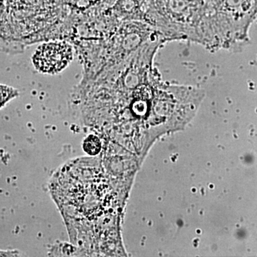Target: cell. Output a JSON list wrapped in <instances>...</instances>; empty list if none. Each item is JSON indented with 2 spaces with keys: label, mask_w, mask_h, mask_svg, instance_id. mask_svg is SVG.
Here are the masks:
<instances>
[{
  "label": "cell",
  "mask_w": 257,
  "mask_h": 257,
  "mask_svg": "<svg viewBox=\"0 0 257 257\" xmlns=\"http://www.w3.org/2000/svg\"><path fill=\"white\" fill-rule=\"evenodd\" d=\"M72 59L73 50L69 44L52 42L38 47L32 56V63L41 73L54 74L65 69Z\"/></svg>",
  "instance_id": "obj_1"
},
{
  "label": "cell",
  "mask_w": 257,
  "mask_h": 257,
  "mask_svg": "<svg viewBox=\"0 0 257 257\" xmlns=\"http://www.w3.org/2000/svg\"><path fill=\"white\" fill-rule=\"evenodd\" d=\"M20 256V252L17 251H1L0 256Z\"/></svg>",
  "instance_id": "obj_4"
},
{
  "label": "cell",
  "mask_w": 257,
  "mask_h": 257,
  "mask_svg": "<svg viewBox=\"0 0 257 257\" xmlns=\"http://www.w3.org/2000/svg\"><path fill=\"white\" fill-rule=\"evenodd\" d=\"M82 148L88 155L90 156H95L100 152L101 149L100 140L95 135H89L84 139L82 144Z\"/></svg>",
  "instance_id": "obj_2"
},
{
  "label": "cell",
  "mask_w": 257,
  "mask_h": 257,
  "mask_svg": "<svg viewBox=\"0 0 257 257\" xmlns=\"http://www.w3.org/2000/svg\"><path fill=\"white\" fill-rule=\"evenodd\" d=\"M2 1H3V0H0V2H2Z\"/></svg>",
  "instance_id": "obj_5"
},
{
  "label": "cell",
  "mask_w": 257,
  "mask_h": 257,
  "mask_svg": "<svg viewBox=\"0 0 257 257\" xmlns=\"http://www.w3.org/2000/svg\"><path fill=\"white\" fill-rule=\"evenodd\" d=\"M18 95V92L14 88L0 84V108Z\"/></svg>",
  "instance_id": "obj_3"
}]
</instances>
